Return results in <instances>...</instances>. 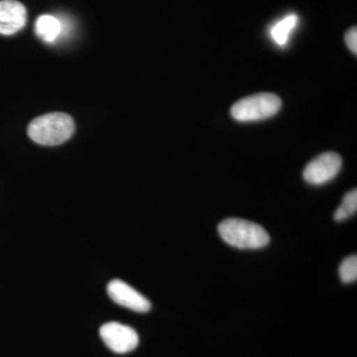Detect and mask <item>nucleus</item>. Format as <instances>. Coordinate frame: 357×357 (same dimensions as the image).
Segmentation results:
<instances>
[{
	"label": "nucleus",
	"instance_id": "nucleus-1",
	"mask_svg": "<svg viewBox=\"0 0 357 357\" xmlns=\"http://www.w3.org/2000/svg\"><path fill=\"white\" fill-rule=\"evenodd\" d=\"M75 132V122L70 115L52 112L37 117L28 126V135L45 146H56L69 140Z\"/></svg>",
	"mask_w": 357,
	"mask_h": 357
},
{
	"label": "nucleus",
	"instance_id": "nucleus-2",
	"mask_svg": "<svg viewBox=\"0 0 357 357\" xmlns=\"http://www.w3.org/2000/svg\"><path fill=\"white\" fill-rule=\"evenodd\" d=\"M218 234L225 243L239 249L262 248L270 243L269 234L261 225L241 218L223 220Z\"/></svg>",
	"mask_w": 357,
	"mask_h": 357
},
{
	"label": "nucleus",
	"instance_id": "nucleus-3",
	"mask_svg": "<svg viewBox=\"0 0 357 357\" xmlns=\"http://www.w3.org/2000/svg\"><path fill=\"white\" fill-rule=\"evenodd\" d=\"M281 107V98L275 93H255L234 103L230 114L237 121H259L278 114Z\"/></svg>",
	"mask_w": 357,
	"mask_h": 357
},
{
	"label": "nucleus",
	"instance_id": "nucleus-4",
	"mask_svg": "<svg viewBox=\"0 0 357 357\" xmlns=\"http://www.w3.org/2000/svg\"><path fill=\"white\" fill-rule=\"evenodd\" d=\"M342 167V159L335 152H326L312 160L305 168V180L309 184L324 185L337 177Z\"/></svg>",
	"mask_w": 357,
	"mask_h": 357
},
{
	"label": "nucleus",
	"instance_id": "nucleus-5",
	"mask_svg": "<svg viewBox=\"0 0 357 357\" xmlns=\"http://www.w3.org/2000/svg\"><path fill=\"white\" fill-rule=\"evenodd\" d=\"M100 335L110 351L116 354H128L139 344V337L132 328L115 321L102 326Z\"/></svg>",
	"mask_w": 357,
	"mask_h": 357
},
{
	"label": "nucleus",
	"instance_id": "nucleus-6",
	"mask_svg": "<svg viewBox=\"0 0 357 357\" xmlns=\"http://www.w3.org/2000/svg\"><path fill=\"white\" fill-rule=\"evenodd\" d=\"M107 294L110 299L117 305L132 310L134 312H147L151 309V303L149 300L128 284L119 279L112 280L107 285Z\"/></svg>",
	"mask_w": 357,
	"mask_h": 357
},
{
	"label": "nucleus",
	"instance_id": "nucleus-7",
	"mask_svg": "<svg viewBox=\"0 0 357 357\" xmlns=\"http://www.w3.org/2000/svg\"><path fill=\"white\" fill-rule=\"evenodd\" d=\"M27 22V10L17 0H0V34L13 35Z\"/></svg>",
	"mask_w": 357,
	"mask_h": 357
},
{
	"label": "nucleus",
	"instance_id": "nucleus-8",
	"mask_svg": "<svg viewBox=\"0 0 357 357\" xmlns=\"http://www.w3.org/2000/svg\"><path fill=\"white\" fill-rule=\"evenodd\" d=\"M63 32V25L57 17L53 15L39 16L35 23V33L46 43H53Z\"/></svg>",
	"mask_w": 357,
	"mask_h": 357
},
{
	"label": "nucleus",
	"instance_id": "nucleus-9",
	"mask_svg": "<svg viewBox=\"0 0 357 357\" xmlns=\"http://www.w3.org/2000/svg\"><path fill=\"white\" fill-rule=\"evenodd\" d=\"M298 21H299V17L296 14H288L287 16L279 20L270 31L275 43L279 46H285L291 33L297 27Z\"/></svg>",
	"mask_w": 357,
	"mask_h": 357
},
{
	"label": "nucleus",
	"instance_id": "nucleus-10",
	"mask_svg": "<svg viewBox=\"0 0 357 357\" xmlns=\"http://www.w3.org/2000/svg\"><path fill=\"white\" fill-rule=\"evenodd\" d=\"M357 211V191L356 189L351 190L347 192L342 199V204L338 206L335 213V220L337 222L347 220V218L356 215Z\"/></svg>",
	"mask_w": 357,
	"mask_h": 357
},
{
	"label": "nucleus",
	"instance_id": "nucleus-11",
	"mask_svg": "<svg viewBox=\"0 0 357 357\" xmlns=\"http://www.w3.org/2000/svg\"><path fill=\"white\" fill-rule=\"evenodd\" d=\"M340 280L344 283H352L357 279V256L351 255L345 258L340 266Z\"/></svg>",
	"mask_w": 357,
	"mask_h": 357
},
{
	"label": "nucleus",
	"instance_id": "nucleus-12",
	"mask_svg": "<svg viewBox=\"0 0 357 357\" xmlns=\"http://www.w3.org/2000/svg\"><path fill=\"white\" fill-rule=\"evenodd\" d=\"M345 43L349 50L354 54H357V29L356 26L351 27L344 35Z\"/></svg>",
	"mask_w": 357,
	"mask_h": 357
}]
</instances>
